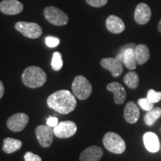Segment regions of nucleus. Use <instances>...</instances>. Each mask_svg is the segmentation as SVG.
Masks as SVG:
<instances>
[{
	"label": "nucleus",
	"mask_w": 161,
	"mask_h": 161,
	"mask_svg": "<svg viewBox=\"0 0 161 161\" xmlns=\"http://www.w3.org/2000/svg\"><path fill=\"white\" fill-rule=\"evenodd\" d=\"M145 147L148 152L152 153L158 152L160 149V141L158 136L153 132H146L143 135Z\"/></svg>",
	"instance_id": "17"
},
{
	"label": "nucleus",
	"mask_w": 161,
	"mask_h": 161,
	"mask_svg": "<svg viewBox=\"0 0 161 161\" xmlns=\"http://www.w3.org/2000/svg\"><path fill=\"white\" fill-rule=\"evenodd\" d=\"M29 117L24 113H18L11 116L7 121V126L14 132L23 130L29 123Z\"/></svg>",
	"instance_id": "9"
},
{
	"label": "nucleus",
	"mask_w": 161,
	"mask_h": 161,
	"mask_svg": "<svg viewBox=\"0 0 161 161\" xmlns=\"http://www.w3.org/2000/svg\"><path fill=\"white\" fill-rule=\"evenodd\" d=\"M123 52V64L130 70H134L136 69V58L135 55V50L134 48L128 47L127 49H123L122 50Z\"/></svg>",
	"instance_id": "18"
},
{
	"label": "nucleus",
	"mask_w": 161,
	"mask_h": 161,
	"mask_svg": "<svg viewBox=\"0 0 161 161\" xmlns=\"http://www.w3.org/2000/svg\"><path fill=\"white\" fill-rule=\"evenodd\" d=\"M107 29L113 34H120L125 29L123 20L117 16L110 15L106 19Z\"/></svg>",
	"instance_id": "15"
},
{
	"label": "nucleus",
	"mask_w": 161,
	"mask_h": 161,
	"mask_svg": "<svg viewBox=\"0 0 161 161\" xmlns=\"http://www.w3.org/2000/svg\"><path fill=\"white\" fill-rule=\"evenodd\" d=\"M46 45L49 48H55L58 46L60 43V40L58 37L49 36L45 39Z\"/></svg>",
	"instance_id": "26"
},
{
	"label": "nucleus",
	"mask_w": 161,
	"mask_h": 161,
	"mask_svg": "<svg viewBox=\"0 0 161 161\" xmlns=\"http://www.w3.org/2000/svg\"><path fill=\"white\" fill-rule=\"evenodd\" d=\"M108 91L112 92L114 95V102L116 104H122L126 99V90L124 86L118 82H111L107 86Z\"/></svg>",
	"instance_id": "13"
},
{
	"label": "nucleus",
	"mask_w": 161,
	"mask_h": 161,
	"mask_svg": "<svg viewBox=\"0 0 161 161\" xmlns=\"http://www.w3.org/2000/svg\"><path fill=\"white\" fill-rule=\"evenodd\" d=\"M139 106L142 108V110H146V111H149L154 108V103L151 102L148 98H140L138 100Z\"/></svg>",
	"instance_id": "25"
},
{
	"label": "nucleus",
	"mask_w": 161,
	"mask_h": 161,
	"mask_svg": "<svg viewBox=\"0 0 161 161\" xmlns=\"http://www.w3.org/2000/svg\"><path fill=\"white\" fill-rule=\"evenodd\" d=\"M24 159H25V161H42V159L40 156L31 152L25 153L24 155Z\"/></svg>",
	"instance_id": "28"
},
{
	"label": "nucleus",
	"mask_w": 161,
	"mask_h": 161,
	"mask_svg": "<svg viewBox=\"0 0 161 161\" xmlns=\"http://www.w3.org/2000/svg\"><path fill=\"white\" fill-rule=\"evenodd\" d=\"M46 72L39 66H31L24 70L22 75V80L24 85L29 88L40 87L46 83Z\"/></svg>",
	"instance_id": "2"
},
{
	"label": "nucleus",
	"mask_w": 161,
	"mask_h": 161,
	"mask_svg": "<svg viewBox=\"0 0 161 161\" xmlns=\"http://www.w3.org/2000/svg\"><path fill=\"white\" fill-rule=\"evenodd\" d=\"M23 142L17 139L7 137L4 139L3 150L7 154H12L21 148Z\"/></svg>",
	"instance_id": "20"
},
{
	"label": "nucleus",
	"mask_w": 161,
	"mask_h": 161,
	"mask_svg": "<svg viewBox=\"0 0 161 161\" xmlns=\"http://www.w3.org/2000/svg\"><path fill=\"white\" fill-rule=\"evenodd\" d=\"M136 62L139 65L146 64L150 58V51L148 47L145 44H138L134 48Z\"/></svg>",
	"instance_id": "19"
},
{
	"label": "nucleus",
	"mask_w": 161,
	"mask_h": 161,
	"mask_svg": "<svg viewBox=\"0 0 161 161\" xmlns=\"http://www.w3.org/2000/svg\"><path fill=\"white\" fill-rule=\"evenodd\" d=\"M103 144L106 149L114 154H122L126 149L125 140L114 132L106 133L103 137Z\"/></svg>",
	"instance_id": "4"
},
{
	"label": "nucleus",
	"mask_w": 161,
	"mask_h": 161,
	"mask_svg": "<svg viewBox=\"0 0 161 161\" xmlns=\"http://www.w3.org/2000/svg\"><path fill=\"white\" fill-rule=\"evenodd\" d=\"M43 14L46 20L54 25H65L69 22V17L65 12L55 6L46 7Z\"/></svg>",
	"instance_id": "5"
},
{
	"label": "nucleus",
	"mask_w": 161,
	"mask_h": 161,
	"mask_svg": "<svg viewBox=\"0 0 161 161\" xmlns=\"http://www.w3.org/2000/svg\"><path fill=\"white\" fill-rule=\"evenodd\" d=\"M124 117L128 123L135 124L140 119V110L134 102H128L125 107Z\"/></svg>",
	"instance_id": "16"
},
{
	"label": "nucleus",
	"mask_w": 161,
	"mask_h": 161,
	"mask_svg": "<svg viewBox=\"0 0 161 161\" xmlns=\"http://www.w3.org/2000/svg\"><path fill=\"white\" fill-rule=\"evenodd\" d=\"M37 139L40 146L43 148H48L53 142L54 129L49 125H39L35 130Z\"/></svg>",
	"instance_id": "8"
},
{
	"label": "nucleus",
	"mask_w": 161,
	"mask_h": 161,
	"mask_svg": "<svg viewBox=\"0 0 161 161\" xmlns=\"http://www.w3.org/2000/svg\"><path fill=\"white\" fill-rule=\"evenodd\" d=\"M72 91L78 99L85 100L91 95L92 86L84 76L77 75L72 82Z\"/></svg>",
	"instance_id": "3"
},
{
	"label": "nucleus",
	"mask_w": 161,
	"mask_h": 161,
	"mask_svg": "<svg viewBox=\"0 0 161 161\" xmlns=\"http://www.w3.org/2000/svg\"><path fill=\"white\" fill-rule=\"evenodd\" d=\"M101 66L104 69L109 70L114 77L117 78L123 72V63L117 58H106L100 62Z\"/></svg>",
	"instance_id": "10"
},
{
	"label": "nucleus",
	"mask_w": 161,
	"mask_h": 161,
	"mask_svg": "<svg viewBox=\"0 0 161 161\" xmlns=\"http://www.w3.org/2000/svg\"><path fill=\"white\" fill-rule=\"evenodd\" d=\"M4 92H5V87H4L3 82L0 80V99L3 98V96L4 95Z\"/></svg>",
	"instance_id": "30"
},
{
	"label": "nucleus",
	"mask_w": 161,
	"mask_h": 161,
	"mask_svg": "<svg viewBox=\"0 0 161 161\" xmlns=\"http://www.w3.org/2000/svg\"><path fill=\"white\" fill-rule=\"evenodd\" d=\"M103 156V150L96 146L86 148L80 154V161H99Z\"/></svg>",
	"instance_id": "14"
},
{
	"label": "nucleus",
	"mask_w": 161,
	"mask_h": 161,
	"mask_svg": "<svg viewBox=\"0 0 161 161\" xmlns=\"http://www.w3.org/2000/svg\"><path fill=\"white\" fill-rule=\"evenodd\" d=\"M147 98L152 103H158L161 100V92H157L152 89L148 90Z\"/></svg>",
	"instance_id": "24"
},
{
	"label": "nucleus",
	"mask_w": 161,
	"mask_h": 161,
	"mask_svg": "<svg viewBox=\"0 0 161 161\" xmlns=\"http://www.w3.org/2000/svg\"><path fill=\"white\" fill-rule=\"evenodd\" d=\"M124 83L130 89H136L139 86V76L135 72H129L124 76Z\"/></svg>",
	"instance_id": "22"
},
{
	"label": "nucleus",
	"mask_w": 161,
	"mask_h": 161,
	"mask_svg": "<svg viewBox=\"0 0 161 161\" xmlns=\"http://www.w3.org/2000/svg\"><path fill=\"white\" fill-rule=\"evenodd\" d=\"M161 116V108L156 107L153 108L149 111H147V114L144 116V122L148 126H152Z\"/></svg>",
	"instance_id": "21"
},
{
	"label": "nucleus",
	"mask_w": 161,
	"mask_h": 161,
	"mask_svg": "<svg viewBox=\"0 0 161 161\" xmlns=\"http://www.w3.org/2000/svg\"><path fill=\"white\" fill-rule=\"evenodd\" d=\"M152 17V10L146 3H140L134 11V20L139 25H146Z\"/></svg>",
	"instance_id": "11"
},
{
	"label": "nucleus",
	"mask_w": 161,
	"mask_h": 161,
	"mask_svg": "<svg viewBox=\"0 0 161 161\" xmlns=\"http://www.w3.org/2000/svg\"><path fill=\"white\" fill-rule=\"evenodd\" d=\"M86 3L94 8L103 7L108 3V0H85Z\"/></svg>",
	"instance_id": "27"
},
{
	"label": "nucleus",
	"mask_w": 161,
	"mask_h": 161,
	"mask_svg": "<svg viewBox=\"0 0 161 161\" xmlns=\"http://www.w3.org/2000/svg\"><path fill=\"white\" fill-rule=\"evenodd\" d=\"M23 10V5L18 0H3L0 3V11L5 14H19Z\"/></svg>",
	"instance_id": "12"
},
{
	"label": "nucleus",
	"mask_w": 161,
	"mask_h": 161,
	"mask_svg": "<svg viewBox=\"0 0 161 161\" xmlns=\"http://www.w3.org/2000/svg\"><path fill=\"white\" fill-rule=\"evenodd\" d=\"M58 123H59V122H58V119L56 117H53V116H50V117L48 118L47 120H46V125L53 128H55V126H57Z\"/></svg>",
	"instance_id": "29"
},
{
	"label": "nucleus",
	"mask_w": 161,
	"mask_h": 161,
	"mask_svg": "<svg viewBox=\"0 0 161 161\" xmlns=\"http://www.w3.org/2000/svg\"><path fill=\"white\" fill-rule=\"evenodd\" d=\"M15 29L20 32L23 36L31 38V39H37L42 35L43 30L36 23H28V22H17L15 24Z\"/></svg>",
	"instance_id": "6"
},
{
	"label": "nucleus",
	"mask_w": 161,
	"mask_h": 161,
	"mask_svg": "<svg viewBox=\"0 0 161 161\" xmlns=\"http://www.w3.org/2000/svg\"><path fill=\"white\" fill-rule=\"evenodd\" d=\"M47 104L60 114H68L75 110L77 101L72 92L66 90H60L48 97Z\"/></svg>",
	"instance_id": "1"
},
{
	"label": "nucleus",
	"mask_w": 161,
	"mask_h": 161,
	"mask_svg": "<svg viewBox=\"0 0 161 161\" xmlns=\"http://www.w3.org/2000/svg\"><path fill=\"white\" fill-rule=\"evenodd\" d=\"M51 66L55 71H59L61 69L62 66H63V60H62L61 54L59 52H54L52 58Z\"/></svg>",
	"instance_id": "23"
},
{
	"label": "nucleus",
	"mask_w": 161,
	"mask_h": 161,
	"mask_svg": "<svg viewBox=\"0 0 161 161\" xmlns=\"http://www.w3.org/2000/svg\"><path fill=\"white\" fill-rule=\"evenodd\" d=\"M54 129V134L60 139H66L75 135L77 131V125L72 121H63L58 123Z\"/></svg>",
	"instance_id": "7"
},
{
	"label": "nucleus",
	"mask_w": 161,
	"mask_h": 161,
	"mask_svg": "<svg viewBox=\"0 0 161 161\" xmlns=\"http://www.w3.org/2000/svg\"><path fill=\"white\" fill-rule=\"evenodd\" d=\"M158 31H159V32H160V33L161 34V19L160 20V22H159V23H158Z\"/></svg>",
	"instance_id": "31"
}]
</instances>
